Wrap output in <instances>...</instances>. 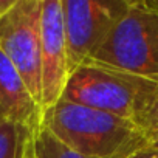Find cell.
<instances>
[{
  "label": "cell",
  "mask_w": 158,
  "mask_h": 158,
  "mask_svg": "<svg viewBox=\"0 0 158 158\" xmlns=\"http://www.w3.org/2000/svg\"><path fill=\"white\" fill-rule=\"evenodd\" d=\"M40 127L71 150L90 158H121L147 146L132 119L59 99L42 113Z\"/></svg>",
  "instance_id": "obj_1"
},
{
  "label": "cell",
  "mask_w": 158,
  "mask_h": 158,
  "mask_svg": "<svg viewBox=\"0 0 158 158\" xmlns=\"http://www.w3.org/2000/svg\"><path fill=\"white\" fill-rule=\"evenodd\" d=\"M156 90L158 79L87 59L70 73L60 99L113 113L138 124Z\"/></svg>",
  "instance_id": "obj_2"
},
{
  "label": "cell",
  "mask_w": 158,
  "mask_h": 158,
  "mask_svg": "<svg viewBox=\"0 0 158 158\" xmlns=\"http://www.w3.org/2000/svg\"><path fill=\"white\" fill-rule=\"evenodd\" d=\"M93 60L158 79V10L149 0H129V6Z\"/></svg>",
  "instance_id": "obj_3"
},
{
  "label": "cell",
  "mask_w": 158,
  "mask_h": 158,
  "mask_svg": "<svg viewBox=\"0 0 158 158\" xmlns=\"http://www.w3.org/2000/svg\"><path fill=\"white\" fill-rule=\"evenodd\" d=\"M40 2L42 0H17L0 19V50L16 67L42 109Z\"/></svg>",
  "instance_id": "obj_4"
},
{
  "label": "cell",
  "mask_w": 158,
  "mask_h": 158,
  "mask_svg": "<svg viewBox=\"0 0 158 158\" xmlns=\"http://www.w3.org/2000/svg\"><path fill=\"white\" fill-rule=\"evenodd\" d=\"M127 6L129 0H62L68 76L104 44Z\"/></svg>",
  "instance_id": "obj_5"
},
{
  "label": "cell",
  "mask_w": 158,
  "mask_h": 158,
  "mask_svg": "<svg viewBox=\"0 0 158 158\" xmlns=\"http://www.w3.org/2000/svg\"><path fill=\"white\" fill-rule=\"evenodd\" d=\"M40 81L44 113L62 98L68 81L62 0L40 2Z\"/></svg>",
  "instance_id": "obj_6"
},
{
  "label": "cell",
  "mask_w": 158,
  "mask_h": 158,
  "mask_svg": "<svg viewBox=\"0 0 158 158\" xmlns=\"http://www.w3.org/2000/svg\"><path fill=\"white\" fill-rule=\"evenodd\" d=\"M0 112L3 118L37 132L42 109L30 93L25 81L11 60L0 50Z\"/></svg>",
  "instance_id": "obj_7"
},
{
  "label": "cell",
  "mask_w": 158,
  "mask_h": 158,
  "mask_svg": "<svg viewBox=\"0 0 158 158\" xmlns=\"http://www.w3.org/2000/svg\"><path fill=\"white\" fill-rule=\"evenodd\" d=\"M34 132L13 121L0 123V158H25Z\"/></svg>",
  "instance_id": "obj_8"
},
{
  "label": "cell",
  "mask_w": 158,
  "mask_h": 158,
  "mask_svg": "<svg viewBox=\"0 0 158 158\" xmlns=\"http://www.w3.org/2000/svg\"><path fill=\"white\" fill-rule=\"evenodd\" d=\"M33 150L36 158H90L64 146L44 127H39L34 133Z\"/></svg>",
  "instance_id": "obj_9"
},
{
  "label": "cell",
  "mask_w": 158,
  "mask_h": 158,
  "mask_svg": "<svg viewBox=\"0 0 158 158\" xmlns=\"http://www.w3.org/2000/svg\"><path fill=\"white\" fill-rule=\"evenodd\" d=\"M138 127L144 133L147 143L155 135H158V90L155 93V98H153L152 104L149 106V109L146 110V113L139 118Z\"/></svg>",
  "instance_id": "obj_10"
},
{
  "label": "cell",
  "mask_w": 158,
  "mask_h": 158,
  "mask_svg": "<svg viewBox=\"0 0 158 158\" xmlns=\"http://www.w3.org/2000/svg\"><path fill=\"white\" fill-rule=\"evenodd\" d=\"M121 158H158V147H153V146H144L138 150H133Z\"/></svg>",
  "instance_id": "obj_11"
},
{
  "label": "cell",
  "mask_w": 158,
  "mask_h": 158,
  "mask_svg": "<svg viewBox=\"0 0 158 158\" xmlns=\"http://www.w3.org/2000/svg\"><path fill=\"white\" fill-rule=\"evenodd\" d=\"M17 0H0V19H2L14 5Z\"/></svg>",
  "instance_id": "obj_12"
},
{
  "label": "cell",
  "mask_w": 158,
  "mask_h": 158,
  "mask_svg": "<svg viewBox=\"0 0 158 158\" xmlns=\"http://www.w3.org/2000/svg\"><path fill=\"white\" fill-rule=\"evenodd\" d=\"M34 138V136H33ZM25 158H36L34 156V150H33V141H31V144H30V147H28V150H27V153H25Z\"/></svg>",
  "instance_id": "obj_13"
},
{
  "label": "cell",
  "mask_w": 158,
  "mask_h": 158,
  "mask_svg": "<svg viewBox=\"0 0 158 158\" xmlns=\"http://www.w3.org/2000/svg\"><path fill=\"white\" fill-rule=\"evenodd\" d=\"M147 144H149V146H153V147H158V135H155L152 139H149Z\"/></svg>",
  "instance_id": "obj_14"
},
{
  "label": "cell",
  "mask_w": 158,
  "mask_h": 158,
  "mask_svg": "<svg viewBox=\"0 0 158 158\" xmlns=\"http://www.w3.org/2000/svg\"><path fill=\"white\" fill-rule=\"evenodd\" d=\"M149 2H150V5H152L155 10H158V0H149Z\"/></svg>",
  "instance_id": "obj_15"
},
{
  "label": "cell",
  "mask_w": 158,
  "mask_h": 158,
  "mask_svg": "<svg viewBox=\"0 0 158 158\" xmlns=\"http://www.w3.org/2000/svg\"><path fill=\"white\" fill-rule=\"evenodd\" d=\"M2 121H5V118H3V115H2V112H0V123Z\"/></svg>",
  "instance_id": "obj_16"
}]
</instances>
